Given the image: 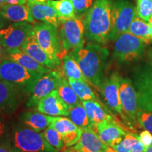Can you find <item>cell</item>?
<instances>
[{
	"label": "cell",
	"mask_w": 152,
	"mask_h": 152,
	"mask_svg": "<svg viewBox=\"0 0 152 152\" xmlns=\"http://www.w3.org/2000/svg\"><path fill=\"white\" fill-rule=\"evenodd\" d=\"M76 61L90 84L98 91L105 76L104 72L109 58V52L106 47L90 42L79 50L69 52Z\"/></svg>",
	"instance_id": "obj_1"
},
{
	"label": "cell",
	"mask_w": 152,
	"mask_h": 152,
	"mask_svg": "<svg viewBox=\"0 0 152 152\" xmlns=\"http://www.w3.org/2000/svg\"><path fill=\"white\" fill-rule=\"evenodd\" d=\"M113 0H95L83 17L85 37L89 42L106 45L109 41Z\"/></svg>",
	"instance_id": "obj_2"
},
{
	"label": "cell",
	"mask_w": 152,
	"mask_h": 152,
	"mask_svg": "<svg viewBox=\"0 0 152 152\" xmlns=\"http://www.w3.org/2000/svg\"><path fill=\"white\" fill-rule=\"evenodd\" d=\"M11 152H58L43 135L21 123L11 125L10 137Z\"/></svg>",
	"instance_id": "obj_3"
},
{
	"label": "cell",
	"mask_w": 152,
	"mask_h": 152,
	"mask_svg": "<svg viewBox=\"0 0 152 152\" xmlns=\"http://www.w3.org/2000/svg\"><path fill=\"white\" fill-rule=\"evenodd\" d=\"M43 75L28 70L9 58L0 63V80L11 83L24 94H31L36 83Z\"/></svg>",
	"instance_id": "obj_4"
},
{
	"label": "cell",
	"mask_w": 152,
	"mask_h": 152,
	"mask_svg": "<svg viewBox=\"0 0 152 152\" xmlns=\"http://www.w3.org/2000/svg\"><path fill=\"white\" fill-rule=\"evenodd\" d=\"M33 26L39 45L49 55L56 67L59 66L61 60L68 53L63 48L58 28L42 22L35 23Z\"/></svg>",
	"instance_id": "obj_5"
},
{
	"label": "cell",
	"mask_w": 152,
	"mask_h": 152,
	"mask_svg": "<svg viewBox=\"0 0 152 152\" xmlns=\"http://www.w3.org/2000/svg\"><path fill=\"white\" fill-rule=\"evenodd\" d=\"M145 43L143 39L129 33L121 34L115 40L112 57L121 64L136 61L144 54Z\"/></svg>",
	"instance_id": "obj_6"
},
{
	"label": "cell",
	"mask_w": 152,
	"mask_h": 152,
	"mask_svg": "<svg viewBox=\"0 0 152 152\" xmlns=\"http://www.w3.org/2000/svg\"><path fill=\"white\" fill-rule=\"evenodd\" d=\"M58 28L63 48L66 53L79 50L85 46V28L80 17L60 20Z\"/></svg>",
	"instance_id": "obj_7"
},
{
	"label": "cell",
	"mask_w": 152,
	"mask_h": 152,
	"mask_svg": "<svg viewBox=\"0 0 152 152\" xmlns=\"http://www.w3.org/2000/svg\"><path fill=\"white\" fill-rule=\"evenodd\" d=\"M132 81L137 95L138 109L152 112V65L136 67L132 73Z\"/></svg>",
	"instance_id": "obj_8"
},
{
	"label": "cell",
	"mask_w": 152,
	"mask_h": 152,
	"mask_svg": "<svg viewBox=\"0 0 152 152\" xmlns=\"http://www.w3.org/2000/svg\"><path fill=\"white\" fill-rule=\"evenodd\" d=\"M136 15V8L128 0H115L113 1L111 9L109 40H115L121 34L127 33Z\"/></svg>",
	"instance_id": "obj_9"
},
{
	"label": "cell",
	"mask_w": 152,
	"mask_h": 152,
	"mask_svg": "<svg viewBox=\"0 0 152 152\" xmlns=\"http://www.w3.org/2000/svg\"><path fill=\"white\" fill-rule=\"evenodd\" d=\"M33 31V23L28 22L13 23L0 30V42L7 53L20 49Z\"/></svg>",
	"instance_id": "obj_10"
},
{
	"label": "cell",
	"mask_w": 152,
	"mask_h": 152,
	"mask_svg": "<svg viewBox=\"0 0 152 152\" xmlns=\"http://www.w3.org/2000/svg\"><path fill=\"white\" fill-rule=\"evenodd\" d=\"M119 92L123 119L132 126H136L138 125L137 119L138 110L137 95L132 79L121 76Z\"/></svg>",
	"instance_id": "obj_11"
},
{
	"label": "cell",
	"mask_w": 152,
	"mask_h": 152,
	"mask_svg": "<svg viewBox=\"0 0 152 152\" xmlns=\"http://www.w3.org/2000/svg\"><path fill=\"white\" fill-rule=\"evenodd\" d=\"M63 72L58 70L45 74L38 80L27 102L28 107H35L42 99L57 89L64 77Z\"/></svg>",
	"instance_id": "obj_12"
},
{
	"label": "cell",
	"mask_w": 152,
	"mask_h": 152,
	"mask_svg": "<svg viewBox=\"0 0 152 152\" xmlns=\"http://www.w3.org/2000/svg\"><path fill=\"white\" fill-rule=\"evenodd\" d=\"M120 78L121 75L117 72H113L109 76L105 77L101 85L99 92L109 109L121 115L123 118L122 106L120 100Z\"/></svg>",
	"instance_id": "obj_13"
},
{
	"label": "cell",
	"mask_w": 152,
	"mask_h": 152,
	"mask_svg": "<svg viewBox=\"0 0 152 152\" xmlns=\"http://www.w3.org/2000/svg\"><path fill=\"white\" fill-rule=\"evenodd\" d=\"M106 145L113 147L123 140L127 132L115 120L104 121L92 128Z\"/></svg>",
	"instance_id": "obj_14"
},
{
	"label": "cell",
	"mask_w": 152,
	"mask_h": 152,
	"mask_svg": "<svg viewBox=\"0 0 152 152\" xmlns=\"http://www.w3.org/2000/svg\"><path fill=\"white\" fill-rule=\"evenodd\" d=\"M37 109L42 113L52 116H68L70 111L69 106L61 97L57 89L39 101Z\"/></svg>",
	"instance_id": "obj_15"
},
{
	"label": "cell",
	"mask_w": 152,
	"mask_h": 152,
	"mask_svg": "<svg viewBox=\"0 0 152 152\" xmlns=\"http://www.w3.org/2000/svg\"><path fill=\"white\" fill-rule=\"evenodd\" d=\"M22 93L17 87L0 80V115L11 114L18 108Z\"/></svg>",
	"instance_id": "obj_16"
},
{
	"label": "cell",
	"mask_w": 152,
	"mask_h": 152,
	"mask_svg": "<svg viewBox=\"0 0 152 152\" xmlns=\"http://www.w3.org/2000/svg\"><path fill=\"white\" fill-rule=\"evenodd\" d=\"M27 4L35 20L49 23L58 28L60 20L56 11L49 3H39L33 0H28Z\"/></svg>",
	"instance_id": "obj_17"
},
{
	"label": "cell",
	"mask_w": 152,
	"mask_h": 152,
	"mask_svg": "<svg viewBox=\"0 0 152 152\" xmlns=\"http://www.w3.org/2000/svg\"><path fill=\"white\" fill-rule=\"evenodd\" d=\"M73 147L80 152H106L107 145L92 128H85L80 140Z\"/></svg>",
	"instance_id": "obj_18"
},
{
	"label": "cell",
	"mask_w": 152,
	"mask_h": 152,
	"mask_svg": "<svg viewBox=\"0 0 152 152\" xmlns=\"http://www.w3.org/2000/svg\"><path fill=\"white\" fill-rule=\"evenodd\" d=\"M0 14L7 21L13 23L28 22L35 23V20L27 4H6L0 8Z\"/></svg>",
	"instance_id": "obj_19"
},
{
	"label": "cell",
	"mask_w": 152,
	"mask_h": 152,
	"mask_svg": "<svg viewBox=\"0 0 152 152\" xmlns=\"http://www.w3.org/2000/svg\"><path fill=\"white\" fill-rule=\"evenodd\" d=\"M21 49L45 67L50 69H54L56 68V66L49 55L39 45L34 31L27 38L23 45Z\"/></svg>",
	"instance_id": "obj_20"
},
{
	"label": "cell",
	"mask_w": 152,
	"mask_h": 152,
	"mask_svg": "<svg viewBox=\"0 0 152 152\" xmlns=\"http://www.w3.org/2000/svg\"><path fill=\"white\" fill-rule=\"evenodd\" d=\"M52 119V115L42 113L38 111H26L20 113L18 115V120L20 123L40 132L48 128Z\"/></svg>",
	"instance_id": "obj_21"
},
{
	"label": "cell",
	"mask_w": 152,
	"mask_h": 152,
	"mask_svg": "<svg viewBox=\"0 0 152 152\" xmlns=\"http://www.w3.org/2000/svg\"><path fill=\"white\" fill-rule=\"evenodd\" d=\"M81 103L84 106L89 118L94 125L99 124L104 121L115 120L109 111L100 103L99 101H81Z\"/></svg>",
	"instance_id": "obj_22"
},
{
	"label": "cell",
	"mask_w": 152,
	"mask_h": 152,
	"mask_svg": "<svg viewBox=\"0 0 152 152\" xmlns=\"http://www.w3.org/2000/svg\"><path fill=\"white\" fill-rule=\"evenodd\" d=\"M7 58L14 61L30 71H37L42 74L48 73L52 71V69L45 67L38 63L30 55L24 52L21 49L7 53Z\"/></svg>",
	"instance_id": "obj_23"
},
{
	"label": "cell",
	"mask_w": 152,
	"mask_h": 152,
	"mask_svg": "<svg viewBox=\"0 0 152 152\" xmlns=\"http://www.w3.org/2000/svg\"><path fill=\"white\" fill-rule=\"evenodd\" d=\"M61 65L63 73L66 77V78L80 80L85 81L90 84L88 80L85 77L84 74L82 72L77 63L71 54L68 53L63 57L61 59Z\"/></svg>",
	"instance_id": "obj_24"
},
{
	"label": "cell",
	"mask_w": 152,
	"mask_h": 152,
	"mask_svg": "<svg viewBox=\"0 0 152 152\" xmlns=\"http://www.w3.org/2000/svg\"><path fill=\"white\" fill-rule=\"evenodd\" d=\"M112 148L116 152H143L145 147L139 140L138 135L127 133L122 141Z\"/></svg>",
	"instance_id": "obj_25"
},
{
	"label": "cell",
	"mask_w": 152,
	"mask_h": 152,
	"mask_svg": "<svg viewBox=\"0 0 152 152\" xmlns=\"http://www.w3.org/2000/svg\"><path fill=\"white\" fill-rule=\"evenodd\" d=\"M127 33L136 36L147 42L152 40V28L148 23L137 16L133 19Z\"/></svg>",
	"instance_id": "obj_26"
},
{
	"label": "cell",
	"mask_w": 152,
	"mask_h": 152,
	"mask_svg": "<svg viewBox=\"0 0 152 152\" xmlns=\"http://www.w3.org/2000/svg\"><path fill=\"white\" fill-rule=\"evenodd\" d=\"M74 92L81 101L97 100L99 101L98 96L92 90L91 85L86 82L80 80L68 79Z\"/></svg>",
	"instance_id": "obj_27"
},
{
	"label": "cell",
	"mask_w": 152,
	"mask_h": 152,
	"mask_svg": "<svg viewBox=\"0 0 152 152\" xmlns=\"http://www.w3.org/2000/svg\"><path fill=\"white\" fill-rule=\"evenodd\" d=\"M49 127H52L58 131L61 134L62 137L69 135L72 133L77 132L83 129L74 124L70 118L61 116H52Z\"/></svg>",
	"instance_id": "obj_28"
},
{
	"label": "cell",
	"mask_w": 152,
	"mask_h": 152,
	"mask_svg": "<svg viewBox=\"0 0 152 152\" xmlns=\"http://www.w3.org/2000/svg\"><path fill=\"white\" fill-rule=\"evenodd\" d=\"M68 117L74 124L83 129L92 128L94 126L82 103L70 109Z\"/></svg>",
	"instance_id": "obj_29"
},
{
	"label": "cell",
	"mask_w": 152,
	"mask_h": 152,
	"mask_svg": "<svg viewBox=\"0 0 152 152\" xmlns=\"http://www.w3.org/2000/svg\"><path fill=\"white\" fill-rule=\"evenodd\" d=\"M66 76L63 77L60 84L57 87V90H58V92L63 100L68 104L70 109H72L74 106L80 104L81 100L74 92L73 88L69 84L68 80L66 79Z\"/></svg>",
	"instance_id": "obj_30"
},
{
	"label": "cell",
	"mask_w": 152,
	"mask_h": 152,
	"mask_svg": "<svg viewBox=\"0 0 152 152\" xmlns=\"http://www.w3.org/2000/svg\"><path fill=\"white\" fill-rule=\"evenodd\" d=\"M56 11L60 20L71 19L76 17L73 2L71 0H47Z\"/></svg>",
	"instance_id": "obj_31"
},
{
	"label": "cell",
	"mask_w": 152,
	"mask_h": 152,
	"mask_svg": "<svg viewBox=\"0 0 152 152\" xmlns=\"http://www.w3.org/2000/svg\"><path fill=\"white\" fill-rule=\"evenodd\" d=\"M42 133L47 141L58 152L64 147V140L61 134L54 128L49 126L44 130Z\"/></svg>",
	"instance_id": "obj_32"
},
{
	"label": "cell",
	"mask_w": 152,
	"mask_h": 152,
	"mask_svg": "<svg viewBox=\"0 0 152 152\" xmlns=\"http://www.w3.org/2000/svg\"><path fill=\"white\" fill-rule=\"evenodd\" d=\"M137 16L144 21H149L152 16V0H137Z\"/></svg>",
	"instance_id": "obj_33"
},
{
	"label": "cell",
	"mask_w": 152,
	"mask_h": 152,
	"mask_svg": "<svg viewBox=\"0 0 152 152\" xmlns=\"http://www.w3.org/2000/svg\"><path fill=\"white\" fill-rule=\"evenodd\" d=\"M137 119L141 128L152 133V112L138 109Z\"/></svg>",
	"instance_id": "obj_34"
},
{
	"label": "cell",
	"mask_w": 152,
	"mask_h": 152,
	"mask_svg": "<svg viewBox=\"0 0 152 152\" xmlns=\"http://www.w3.org/2000/svg\"><path fill=\"white\" fill-rule=\"evenodd\" d=\"M73 2L76 16L80 17L83 19V17L86 14L95 0H71Z\"/></svg>",
	"instance_id": "obj_35"
},
{
	"label": "cell",
	"mask_w": 152,
	"mask_h": 152,
	"mask_svg": "<svg viewBox=\"0 0 152 152\" xmlns=\"http://www.w3.org/2000/svg\"><path fill=\"white\" fill-rule=\"evenodd\" d=\"M11 129L6 120L0 115V144H10Z\"/></svg>",
	"instance_id": "obj_36"
},
{
	"label": "cell",
	"mask_w": 152,
	"mask_h": 152,
	"mask_svg": "<svg viewBox=\"0 0 152 152\" xmlns=\"http://www.w3.org/2000/svg\"><path fill=\"white\" fill-rule=\"evenodd\" d=\"M139 140L141 142L144 147H149L152 145V133L144 130L142 131L138 135Z\"/></svg>",
	"instance_id": "obj_37"
},
{
	"label": "cell",
	"mask_w": 152,
	"mask_h": 152,
	"mask_svg": "<svg viewBox=\"0 0 152 152\" xmlns=\"http://www.w3.org/2000/svg\"><path fill=\"white\" fill-rule=\"evenodd\" d=\"M7 4H26L28 0H4Z\"/></svg>",
	"instance_id": "obj_38"
},
{
	"label": "cell",
	"mask_w": 152,
	"mask_h": 152,
	"mask_svg": "<svg viewBox=\"0 0 152 152\" xmlns=\"http://www.w3.org/2000/svg\"><path fill=\"white\" fill-rule=\"evenodd\" d=\"M7 58V52H6L5 49L4 48L3 45L0 42V63L2 61L3 59Z\"/></svg>",
	"instance_id": "obj_39"
},
{
	"label": "cell",
	"mask_w": 152,
	"mask_h": 152,
	"mask_svg": "<svg viewBox=\"0 0 152 152\" xmlns=\"http://www.w3.org/2000/svg\"><path fill=\"white\" fill-rule=\"evenodd\" d=\"M0 152H11L10 144H0Z\"/></svg>",
	"instance_id": "obj_40"
},
{
	"label": "cell",
	"mask_w": 152,
	"mask_h": 152,
	"mask_svg": "<svg viewBox=\"0 0 152 152\" xmlns=\"http://www.w3.org/2000/svg\"><path fill=\"white\" fill-rule=\"evenodd\" d=\"M60 152H80L77 149H76L75 148H74L73 146L72 147H64L61 150Z\"/></svg>",
	"instance_id": "obj_41"
},
{
	"label": "cell",
	"mask_w": 152,
	"mask_h": 152,
	"mask_svg": "<svg viewBox=\"0 0 152 152\" xmlns=\"http://www.w3.org/2000/svg\"><path fill=\"white\" fill-rule=\"evenodd\" d=\"M7 20L1 16V14H0V30H1L2 28H4L6 23H7Z\"/></svg>",
	"instance_id": "obj_42"
},
{
	"label": "cell",
	"mask_w": 152,
	"mask_h": 152,
	"mask_svg": "<svg viewBox=\"0 0 152 152\" xmlns=\"http://www.w3.org/2000/svg\"><path fill=\"white\" fill-rule=\"evenodd\" d=\"M106 152H116V151H115V150H114L112 147H109V146H107V147H106Z\"/></svg>",
	"instance_id": "obj_43"
},
{
	"label": "cell",
	"mask_w": 152,
	"mask_h": 152,
	"mask_svg": "<svg viewBox=\"0 0 152 152\" xmlns=\"http://www.w3.org/2000/svg\"><path fill=\"white\" fill-rule=\"evenodd\" d=\"M143 152H152V145L149 147L144 148Z\"/></svg>",
	"instance_id": "obj_44"
},
{
	"label": "cell",
	"mask_w": 152,
	"mask_h": 152,
	"mask_svg": "<svg viewBox=\"0 0 152 152\" xmlns=\"http://www.w3.org/2000/svg\"><path fill=\"white\" fill-rule=\"evenodd\" d=\"M6 3L4 0H0V8H1V7H3V6H4L6 4Z\"/></svg>",
	"instance_id": "obj_45"
},
{
	"label": "cell",
	"mask_w": 152,
	"mask_h": 152,
	"mask_svg": "<svg viewBox=\"0 0 152 152\" xmlns=\"http://www.w3.org/2000/svg\"><path fill=\"white\" fill-rule=\"evenodd\" d=\"M34 1H36V2H39V3H45L47 2V0H33Z\"/></svg>",
	"instance_id": "obj_46"
},
{
	"label": "cell",
	"mask_w": 152,
	"mask_h": 152,
	"mask_svg": "<svg viewBox=\"0 0 152 152\" xmlns=\"http://www.w3.org/2000/svg\"><path fill=\"white\" fill-rule=\"evenodd\" d=\"M148 23H149V24L150 25V26H151V27L152 28V16H151V18H149V21H148Z\"/></svg>",
	"instance_id": "obj_47"
}]
</instances>
